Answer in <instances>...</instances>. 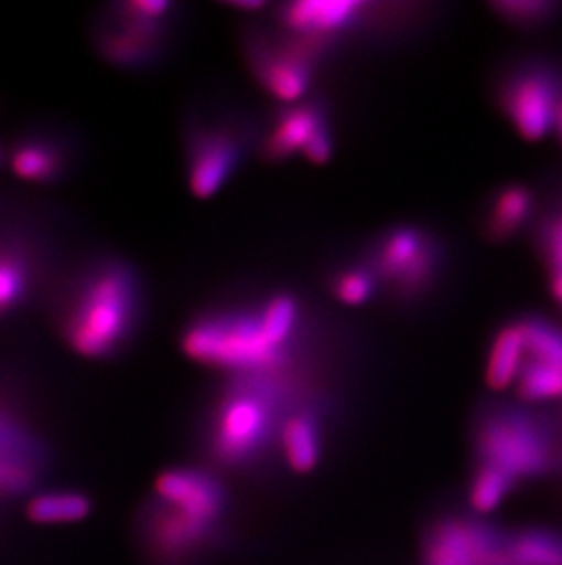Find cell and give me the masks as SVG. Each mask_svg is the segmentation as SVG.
Wrapping results in <instances>:
<instances>
[{"label": "cell", "mask_w": 562, "mask_h": 565, "mask_svg": "<svg viewBox=\"0 0 562 565\" xmlns=\"http://www.w3.org/2000/svg\"><path fill=\"white\" fill-rule=\"evenodd\" d=\"M300 322L296 297L274 294L252 310L199 315L181 333V350L208 369L272 374L287 363Z\"/></svg>", "instance_id": "6da1fadb"}, {"label": "cell", "mask_w": 562, "mask_h": 565, "mask_svg": "<svg viewBox=\"0 0 562 565\" xmlns=\"http://www.w3.org/2000/svg\"><path fill=\"white\" fill-rule=\"evenodd\" d=\"M141 308L143 289L138 271L116 258L99 262L80 278L64 308V342L80 358L112 359L136 335Z\"/></svg>", "instance_id": "7a4b0ae2"}, {"label": "cell", "mask_w": 562, "mask_h": 565, "mask_svg": "<svg viewBox=\"0 0 562 565\" xmlns=\"http://www.w3.org/2000/svg\"><path fill=\"white\" fill-rule=\"evenodd\" d=\"M480 465H489L515 481L547 475L555 456L553 428L547 416L514 405L489 406L475 428Z\"/></svg>", "instance_id": "3957f363"}, {"label": "cell", "mask_w": 562, "mask_h": 565, "mask_svg": "<svg viewBox=\"0 0 562 565\" xmlns=\"http://www.w3.org/2000/svg\"><path fill=\"white\" fill-rule=\"evenodd\" d=\"M266 375L233 384L214 411L210 452L225 467L249 463L271 438L278 386Z\"/></svg>", "instance_id": "277c9868"}, {"label": "cell", "mask_w": 562, "mask_h": 565, "mask_svg": "<svg viewBox=\"0 0 562 565\" xmlns=\"http://www.w3.org/2000/svg\"><path fill=\"white\" fill-rule=\"evenodd\" d=\"M364 260L395 299L413 302L430 294L441 277L444 249L424 227L398 225L372 242Z\"/></svg>", "instance_id": "5b68a950"}, {"label": "cell", "mask_w": 562, "mask_h": 565, "mask_svg": "<svg viewBox=\"0 0 562 565\" xmlns=\"http://www.w3.org/2000/svg\"><path fill=\"white\" fill-rule=\"evenodd\" d=\"M562 72L544 57H525L506 70L497 86L500 113L526 141H541L555 128Z\"/></svg>", "instance_id": "8992f818"}, {"label": "cell", "mask_w": 562, "mask_h": 565, "mask_svg": "<svg viewBox=\"0 0 562 565\" xmlns=\"http://www.w3.org/2000/svg\"><path fill=\"white\" fill-rule=\"evenodd\" d=\"M172 4L165 0H132L116 6L97 44L110 63L141 68L161 54L166 43Z\"/></svg>", "instance_id": "52a82bcc"}, {"label": "cell", "mask_w": 562, "mask_h": 565, "mask_svg": "<svg viewBox=\"0 0 562 565\" xmlns=\"http://www.w3.org/2000/svg\"><path fill=\"white\" fill-rule=\"evenodd\" d=\"M333 43L335 41L296 35H289L277 44L256 41L250 44V63L260 85L274 99L285 105H296L307 94L314 68Z\"/></svg>", "instance_id": "ba28073f"}, {"label": "cell", "mask_w": 562, "mask_h": 565, "mask_svg": "<svg viewBox=\"0 0 562 565\" xmlns=\"http://www.w3.org/2000/svg\"><path fill=\"white\" fill-rule=\"evenodd\" d=\"M214 525L152 498L141 516V539L154 561L180 564L196 556L213 540Z\"/></svg>", "instance_id": "9c48e42d"}, {"label": "cell", "mask_w": 562, "mask_h": 565, "mask_svg": "<svg viewBox=\"0 0 562 565\" xmlns=\"http://www.w3.org/2000/svg\"><path fill=\"white\" fill-rule=\"evenodd\" d=\"M239 132L228 127H199L186 147L188 189L199 200L214 196L233 177L241 158Z\"/></svg>", "instance_id": "30bf717a"}, {"label": "cell", "mask_w": 562, "mask_h": 565, "mask_svg": "<svg viewBox=\"0 0 562 565\" xmlns=\"http://www.w3.org/2000/svg\"><path fill=\"white\" fill-rule=\"evenodd\" d=\"M154 498L214 527L227 511L225 487L202 469L181 467L161 472L154 483Z\"/></svg>", "instance_id": "8fae6325"}, {"label": "cell", "mask_w": 562, "mask_h": 565, "mask_svg": "<svg viewBox=\"0 0 562 565\" xmlns=\"http://www.w3.org/2000/svg\"><path fill=\"white\" fill-rule=\"evenodd\" d=\"M366 10L369 4L358 0H300L281 6L278 19L289 35L336 43L339 33L355 26Z\"/></svg>", "instance_id": "7c38bea8"}, {"label": "cell", "mask_w": 562, "mask_h": 565, "mask_svg": "<svg viewBox=\"0 0 562 565\" xmlns=\"http://www.w3.org/2000/svg\"><path fill=\"white\" fill-rule=\"evenodd\" d=\"M329 127L324 103H296L285 108L272 121L263 143L261 156L267 161H285L296 152H305L311 141L324 128Z\"/></svg>", "instance_id": "4fadbf2b"}, {"label": "cell", "mask_w": 562, "mask_h": 565, "mask_svg": "<svg viewBox=\"0 0 562 565\" xmlns=\"http://www.w3.org/2000/svg\"><path fill=\"white\" fill-rule=\"evenodd\" d=\"M536 191L525 183H505L491 192L484 205L480 230L497 246L515 241L536 218Z\"/></svg>", "instance_id": "5bb4252c"}, {"label": "cell", "mask_w": 562, "mask_h": 565, "mask_svg": "<svg viewBox=\"0 0 562 565\" xmlns=\"http://www.w3.org/2000/svg\"><path fill=\"white\" fill-rule=\"evenodd\" d=\"M8 166L13 177L35 185H50L64 177V149L46 136H28L13 145L8 154Z\"/></svg>", "instance_id": "9a60e30c"}, {"label": "cell", "mask_w": 562, "mask_h": 565, "mask_svg": "<svg viewBox=\"0 0 562 565\" xmlns=\"http://www.w3.org/2000/svg\"><path fill=\"white\" fill-rule=\"evenodd\" d=\"M477 520L446 518L425 540V565H478Z\"/></svg>", "instance_id": "2e32d148"}, {"label": "cell", "mask_w": 562, "mask_h": 565, "mask_svg": "<svg viewBox=\"0 0 562 565\" xmlns=\"http://www.w3.org/2000/svg\"><path fill=\"white\" fill-rule=\"evenodd\" d=\"M525 333L520 319L509 320L495 331L486 363V383L494 392H502L517 383L525 363Z\"/></svg>", "instance_id": "e0dca14e"}, {"label": "cell", "mask_w": 562, "mask_h": 565, "mask_svg": "<svg viewBox=\"0 0 562 565\" xmlns=\"http://www.w3.org/2000/svg\"><path fill=\"white\" fill-rule=\"evenodd\" d=\"M33 280L32 256L15 242L0 241V320L21 310L32 294Z\"/></svg>", "instance_id": "ac0fdd59"}, {"label": "cell", "mask_w": 562, "mask_h": 565, "mask_svg": "<svg viewBox=\"0 0 562 565\" xmlns=\"http://www.w3.org/2000/svg\"><path fill=\"white\" fill-rule=\"evenodd\" d=\"M281 448L287 463L300 475L311 472L322 454V434L313 412H294L281 427Z\"/></svg>", "instance_id": "d6986e66"}, {"label": "cell", "mask_w": 562, "mask_h": 565, "mask_svg": "<svg viewBox=\"0 0 562 565\" xmlns=\"http://www.w3.org/2000/svg\"><path fill=\"white\" fill-rule=\"evenodd\" d=\"M90 511V498L72 489L37 492L26 503V516L39 525L80 522Z\"/></svg>", "instance_id": "ffe728a7"}, {"label": "cell", "mask_w": 562, "mask_h": 565, "mask_svg": "<svg viewBox=\"0 0 562 565\" xmlns=\"http://www.w3.org/2000/svg\"><path fill=\"white\" fill-rule=\"evenodd\" d=\"M509 553L517 565H562V533L530 527L508 534Z\"/></svg>", "instance_id": "44dd1931"}, {"label": "cell", "mask_w": 562, "mask_h": 565, "mask_svg": "<svg viewBox=\"0 0 562 565\" xmlns=\"http://www.w3.org/2000/svg\"><path fill=\"white\" fill-rule=\"evenodd\" d=\"M489 8L500 21L520 32L547 30L562 17V2L558 0H497Z\"/></svg>", "instance_id": "7402d4cb"}, {"label": "cell", "mask_w": 562, "mask_h": 565, "mask_svg": "<svg viewBox=\"0 0 562 565\" xmlns=\"http://www.w3.org/2000/svg\"><path fill=\"white\" fill-rule=\"evenodd\" d=\"M519 319L525 333L526 361L562 370V326L536 313Z\"/></svg>", "instance_id": "603a6c76"}, {"label": "cell", "mask_w": 562, "mask_h": 565, "mask_svg": "<svg viewBox=\"0 0 562 565\" xmlns=\"http://www.w3.org/2000/svg\"><path fill=\"white\" fill-rule=\"evenodd\" d=\"M377 277L371 271V267L367 266L366 260L361 264L342 266L329 278L333 297L350 308L367 305L377 291Z\"/></svg>", "instance_id": "cb8c5ba5"}, {"label": "cell", "mask_w": 562, "mask_h": 565, "mask_svg": "<svg viewBox=\"0 0 562 565\" xmlns=\"http://www.w3.org/2000/svg\"><path fill=\"white\" fill-rule=\"evenodd\" d=\"M537 252L547 267L550 288L562 286V196L537 227Z\"/></svg>", "instance_id": "d4e9b609"}, {"label": "cell", "mask_w": 562, "mask_h": 565, "mask_svg": "<svg viewBox=\"0 0 562 565\" xmlns=\"http://www.w3.org/2000/svg\"><path fill=\"white\" fill-rule=\"evenodd\" d=\"M515 386L519 399L525 403L562 399V370L525 359Z\"/></svg>", "instance_id": "484cf974"}, {"label": "cell", "mask_w": 562, "mask_h": 565, "mask_svg": "<svg viewBox=\"0 0 562 565\" xmlns=\"http://www.w3.org/2000/svg\"><path fill=\"white\" fill-rule=\"evenodd\" d=\"M515 483L517 481L502 470L480 465L469 486V505L480 514L494 512L502 505L509 492L514 491Z\"/></svg>", "instance_id": "4316f807"}, {"label": "cell", "mask_w": 562, "mask_h": 565, "mask_svg": "<svg viewBox=\"0 0 562 565\" xmlns=\"http://www.w3.org/2000/svg\"><path fill=\"white\" fill-rule=\"evenodd\" d=\"M236 10H261L266 2H230Z\"/></svg>", "instance_id": "83f0119b"}, {"label": "cell", "mask_w": 562, "mask_h": 565, "mask_svg": "<svg viewBox=\"0 0 562 565\" xmlns=\"http://www.w3.org/2000/svg\"><path fill=\"white\" fill-rule=\"evenodd\" d=\"M553 130L558 132L559 139H561L562 143V94L561 99H559L558 114H555V128H553Z\"/></svg>", "instance_id": "f1b7e54d"}, {"label": "cell", "mask_w": 562, "mask_h": 565, "mask_svg": "<svg viewBox=\"0 0 562 565\" xmlns=\"http://www.w3.org/2000/svg\"><path fill=\"white\" fill-rule=\"evenodd\" d=\"M0 163H2V152H0Z\"/></svg>", "instance_id": "f546056e"}]
</instances>
